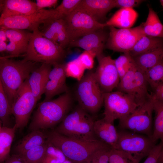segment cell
<instances>
[{
    "mask_svg": "<svg viewBox=\"0 0 163 163\" xmlns=\"http://www.w3.org/2000/svg\"><path fill=\"white\" fill-rule=\"evenodd\" d=\"M35 63L0 57V79L11 107L19 89L36 68Z\"/></svg>",
    "mask_w": 163,
    "mask_h": 163,
    "instance_id": "1",
    "label": "cell"
},
{
    "mask_svg": "<svg viewBox=\"0 0 163 163\" xmlns=\"http://www.w3.org/2000/svg\"><path fill=\"white\" fill-rule=\"evenodd\" d=\"M46 135L47 140L60 150L72 163H85L98 150L110 148L99 139L82 141L65 136L54 130Z\"/></svg>",
    "mask_w": 163,
    "mask_h": 163,
    "instance_id": "2",
    "label": "cell"
},
{
    "mask_svg": "<svg viewBox=\"0 0 163 163\" xmlns=\"http://www.w3.org/2000/svg\"><path fill=\"white\" fill-rule=\"evenodd\" d=\"M72 99L69 91L40 103L29 126L31 131L51 128L61 122L69 111Z\"/></svg>",
    "mask_w": 163,
    "mask_h": 163,
    "instance_id": "3",
    "label": "cell"
},
{
    "mask_svg": "<svg viewBox=\"0 0 163 163\" xmlns=\"http://www.w3.org/2000/svg\"><path fill=\"white\" fill-rule=\"evenodd\" d=\"M95 120L89 113L78 105L67 115L54 130L68 137L84 141L98 139L94 132Z\"/></svg>",
    "mask_w": 163,
    "mask_h": 163,
    "instance_id": "4",
    "label": "cell"
},
{
    "mask_svg": "<svg viewBox=\"0 0 163 163\" xmlns=\"http://www.w3.org/2000/svg\"><path fill=\"white\" fill-rule=\"evenodd\" d=\"M64 55L63 48L43 37L38 29L32 33L24 59L53 65L60 63Z\"/></svg>",
    "mask_w": 163,
    "mask_h": 163,
    "instance_id": "5",
    "label": "cell"
},
{
    "mask_svg": "<svg viewBox=\"0 0 163 163\" xmlns=\"http://www.w3.org/2000/svg\"><path fill=\"white\" fill-rule=\"evenodd\" d=\"M75 94L78 105L88 113L94 114L103 104V93L94 76V72L90 70L79 81Z\"/></svg>",
    "mask_w": 163,
    "mask_h": 163,
    "instance_id": "6",
    "label": "cell"
},
{
    "mask_svg": "<svg viewBox=\"0 0 163 163\" xmlns=\"http://www.w3.org/2000/svg\"><path fill=\"white\" fill-rule=\"evenodd\" d=\"M118 135L115 149L126 153L136 163L147 157L156 145L149 137L130 131L123 129Z\"/></svg>",
    "mask_w": 163,
    "mask_h": 163,
    "instance_id": "7",
    "label": "cell"
},
{
    "mask_svg": "<svg viewBox=\"0 0 163 163\" xmlns=\"http://www.w3.org/2000/svg\"><path fill=\"white\" fill-rule=\"evenodd\" d=\"M148 85L144 72L134 61L128 71L120 79L117 88L118 91L133 97L138 107L143 104L150 97Z\"/></svg>",
    "mask_w": 163,
    "mask_h": 163,
    "instance_id": "8",
    "label": "cell"
},
{
    "mask_svg": "<svg viewBox=\"0 0 163 163\" xmlns=\"http://www.w3.org/2000/svg\"><path fill=\"white\" fill-rule=\"evenodd\" d=\"M153 112V100L150 94L149 99L143 104L119 120V126L122 129L144 134L151 139Z\"/></svg>",
    "mask_w": 163,
    "mask_h": 163,
    "instance_id": "9",
    "label": "cell"
},
{
    "mask_svg": "<svg viewBox=\"0 0 163 163\" xmlns=\"http://www.w3.org/2000/svg\"><path fill=\"white\" fill-rule=\"evenodd\" d=\"M104 117L107 121L114 123L132 113L138 107L132 96L120 91L103 93Z\"/></svg>",
    "mask_w": 163,
    "mask_h": 163,
    "instance_id": "10",
    "label": "cell"
},
{
    "mask_svg": "<svg viewBox=\"0 0 163 163\" xmlns=\"http://www.w3.org/2000/svg\"><path fill=\"white\" fill-rule=\"evenodd\" d=\"M64 19L70 42L91 32L106 27L84 10L77 7Z\"/></svg>",
    "mask_w": 163,
    "mask_h": 163,
    "instance_id": "11",
    "label": "cell"
},
{
    "mask_svg": "<svg viewBox=\"0 0 163 163\" xmlns=\"http://www.w3.org/2000/svg\"><path fill=\"white\" fill-rule=\"evenodd\" d=\"M58 19L54 9H43L28 15L0 18V28L30 30L39 29V25Z\"/></svg>",
    "mask_w": 163,
    "mask_h": 163,
    "instance_id": "12",
    "label": "cell"
},
{
    "mask_svg": "<svg viewBox=\"0 0 163 163\" xmlns=\"http://www.w3.org/2000/svg\"><path fill=\"white\" fill-rule=\"evenodd\" d=\"M144 36L142 23L132 28L117 29L110 27L105 47L114 51L129 53Z\"/></svg>",
    "mask_w": 163,
    "mask_h": 163,
    "instance_id": "13",
    "label": "cell"
},
{
    "mask_svg": "<svg viewBox=\"0 0 163 163\" xmlns=\"http://www.w3.org/2000/svg\"><path fill=\"white\" fill-rule=\"evenodd\" d=\"M28 85L27 79L19 89L12 105L11 114L15 118L16 129L25 126L37 102Z\"/></svg>",
    "mask_w": 163,
    "mask_h": 163,
    "instance_id": "14",
    "label": "cell"
},
{
    "mask_svg": "<svg viewBox=\"0 0 163 163\" xmlns=\"http://www.w3.org/2000/svg\"><path fill=\"white\" fill-rule=\"evenodd\" d=\"M97 59L98 65L94 72L95 78L103 93L111 92L117 88L120 80L114 59L104 55Z\"/></svg>",
    "mask_w": 163,
    "mask_h": 163,
    "instance_id": "15",
    "label": "cell"
},
{
    "mask_svg": "<svg viewBox=\"0 0 163 163\" xmlns=\"http://www.w3.org/2000/svg\"><path fill=\"white\" fill-rule=\"evenodd\" d=\"M104 28L91 32L69 42L72 47L81 48L93 53L97 59L103 56V52L108 36Z\"/></svg>",
    "mask_w": 163,
    "mask_h": 163,
    "instance_id": "16",
    "label": "cell"
},
{
    "mask_svg": "<svg viewBox=\"0 0 163 163\" xmlns=\"http://www.w3.org/2000/svg\"><path fill=\"white\" fill-rule=\"evenodd\" d=\"M53 66L46 86L44 101L51 100L57 95L69 91L66 83L65 64L59 63Z\"/></svg>",
    "mask_w": 163,
    "mask_h": 163,
    "instance_id": "17",
    "label": "cell"
},
{
    "mask_svg": "<svg viewBox=\"0 0 163 163\" xmlns=\"http://www.w3.org/2000/svg\"><path fill=\"white\" fill-rule=\"evenodd\" d=\"M51 65L42 63L39 67L36 68L31 72L27 82L34 96L37 100L44 94L48 76L51 69Z\"/></svg>",
    "mask_w": 163,
    "mask_h": 163,
    "instance_id": "18",
    "label": "cell"
},
{
    "mask_svg": "<svg viewBox=\"0 0 163 163\" xmlns=\"http://www.w3.org/2000/svg\"><path fill=\"white\" fill-rule=\"evenodd\" d=\"M37 11L36 3L29 0H4V6L0 18L30 15Z\"/></svg>",
    "mask_w": 163,
    "mask_h": 163,
    "instance_id": "19",
    "label": "cell"
},
{
    "mask_svg": "<svg viewBox=\"0 0 163 163\" xmlns=\"http://www.w3.org/2000/svg\"><path fill=\"white\" fill-rule=\"evenodd\" d=\"M93 130L98 139L111 149H115L118 135L114 123L108 122L103 118L94 121Z\"/></svg>",
    "mask_w": 163,
    "mask_h": 163,
    "instance_id": "20",
    "label": "cell"
},
{
    "mask_svg": "<svg viewBox=\"0 0 163 163\" xmlns=\"http://www.w3.org/2000/svg\"><path fill=\"white\" fill-rule=\"evenodd\" d=\"M78 7L86 11L99 22L115 5L114 0H81Z\"/></svg>",
    "mask_w": 163,
    "mask_h": 163,
    "instance_id": "21",
    "label": "cell"
},
{
    "mask_svg": "<svg viewBox=\"0 0 163 163\" xmlns=\"http://www.w3.org/2000/svg\"><path fill=\"white\" fill-rule=\"evenodd\" d=\"M138 17L137 12L133 8H122L116 11L104 23L106 27L129 28L134 25Z\"/></svg>",
    "mask_w": 163,
    "mask_h": 163,
    "instance_id": "22",
    "label": "cell"
},
{
    "mask_svg": "<svg viewBox=\"0 0 163 163\" xmlns=\"http://www.w3.org/2000/svg\"><path fill=\"white\" fill-rule=\"evenodd\" d=\"M46 141V134L40 130L32 131L16 146L15 155L21 154L29 150L44 144Z\"/></svg>",
    "mask_w": 163,
    "mask_h": 163,
    "instance_id": "23",
    "label": "cell"
},
{
    "mask_svg": "<svg viewBox=\"0 0 163 163\" xmlns=\"http://www.w3.org/2000/svg\"><path fill=\"white\" fill-rule=\"evenodd\" d=\"M161 47H163V38L145 35L136 42L129 53L134 57Z\"/></svg>",
    "mask_w": 163,
    "mask_h": 163,
    "instance_id": "24",
    "label": "cell"
},
{
    "mask_svg": "<svg viewBox=\"0 0 163 163\" xmlns=\"http://www.w3.org/2000/svg\"><path fill=\"white\" fill-rule=\"evenodd\" d=\"M132 57L136 65L144 72L163 60V47Z\"/></svg>",
    "mask_w": 163,
    "mask_h": 163,
    "instance_id": "25",
    "label": "cell"
},
{
    "mask_svg": "<svg viewBox=\"0 0 163 163\" xmlns=\"http://www.w3.org/2000/svg\"><path fill=\"white\" fill-rule=\"evenodd\" d=\"M145 36L163 37V25L157 13L151 7L146 21L142 23Z\"/></svg>",
    "mask_w": 163,
    "mask_h": 163,
    "instance_id": "26",
    "label": "cell"
},
{
    "mask_svg": "<svg viewBox=\"0 0 163 163\" xmlns=\"http://www.w3.org/2000/svg\"><path fill=\"white\" fill-rule=\"evenodd\" d=\"M16 129L14 125L12 127L3 126L0 129V163H3L10 156L11 146Z\"/></svg>",
    "mask_w": 163,
    "mask_h": 163,
    "instance_id": "27",
    "label": "cell"
},
{
    "mask_svg": "<svg viewBox=\"0 0 163 163\" xmlns=\"http://www.w3.org/2000/svg\"><path fill=\"white\" fill-rule=\"evenodd\" d=\"M151 97L153 100V111L155 112L154 128L151 139L156 143L159 139L162 142L163 141V101L155 100L152 95Z\"/></svg>",
    "mask_w": 163,
    "mask_h": 163,
    "instance_id": "28",
    "label": "cell"
},
{
    "mask_svg": "<svg viewBox=\"0 0 163 163\" xmlns=\"http://www.w3.org/2000/svg\"><path fill=\"white\" fill-rule=\"evenodd\" d=\"M4 29L7 39L17 45L26 53L32 33L15 29Z\"/></svg>",
    "mask_w": 163,
    "mask_h": 163,
    "instance_id": "29",
    "label": "cell"
},
{
    "mask_svg": "<svg viewBox=\"0 0 163 163\" xmlns=\"http://www.w3.org/2000/svg\"><path fill=\"white\" fill-rule=\"evenodd\" d=\"M46 141L44 144L17 155L24 163H42L46 155Z\"/></svg>",
    "mask_w": 163,
    "mask_h": 163,
    "instance_id": "30",
    "label": "cell"
},
{
    "mask_svg": "<svg viewBox=\"0 0 163 163\" xmlns=\"http://www.w3.org/2000/svg\"><path fill=\"white\" fill-rule=\"evenodd\" d=\"M148 83L154 90L163 83V60L144 72Z\"/></svg>",
    "mask_w": 163,
    "mask_h": 163,
    "instance_id": "31",
    "label": "cell"
},
{
    "mask_svg": "<svg viewBox=\"0 0 163 163\" xmlns=\"http://www.w3.org/2000/svg\"><path fill=\"white\" fill-rule=\"evenodd\" d=\"M11 106L9 103L0 79V119L3 126L10 127Z\"/></svg>",
    "mask_w": 163,
    "mask_h": 163,
    "instance_id": "32",
    "label": "cell"
},
{
    "mask_svg": "<svg viewBox=\"0 0 163 163\" xmlns=\"http://www.w3.org/2000/svg\"><path fill=\"white\" fill-rule=\"evenodd\" d=\"M65 70L66 77L74 78L78 82L82 78L85 70L77 58L65 64Z\"/></svg>",
    "mask_w": 163,
    "mask_h": 163,
    "instance_id": "33",
    "label": "cell"
},
{
    "mask_svg": "<svg viewBox=\"0 0 163 163\" xmlns=\"http://www.w3.org/2000/svg\"><path fill=\"white\" fill-rule=\"evenodd\" d=\"M114 61L120 79L128 71L134 62L132 57L129 53H124L123 54L114 59Z\"/></svg>",
    "mask_w": 163,
    "mask_h": 163,
    "instance_id": "34",
    "label": "cell"
},
{
    "mask_svg": "<svg viewBox=\"0 0 163 163\" xmlns=\"http://www.w3.org/2000/svg\"><path fill=\"white\" fill-rule=\"evenodd\" d=\"M81 0H63L55 9L58 19L63 18L75 9Z\"/></svg>",
    "mask_w": 163,
    "mask_h": 163,
    "instance_id": "35",
    "label": "cell"
},
{
    "mask_svg": "<svg viewBox=\"0 0 163 163\" xmlns=\"http://www.w3.org/2000/svg\"><path fill=\"white\" fill-rule=\"evenodd\" d=\"M57 28L56 32L57 43L64 48L69 45V40L66 30L65 21L63 18L57 19Z\"/></svg>",
    "mask_w": 163,
    "mask_h": 163,
    "instance_id": "36",
    "label": "cell"
},
{
    "mask_svg": "<svg viewBox=\"0 0 163 163\" xmlns=\"http://www.w3.org/2000/svg\"><path fill=\"white\" fill-rule=\"evenodd\" d=\"M109 163H136L126 153L119 150L111 149L109 156Z\"/></svg>",
    "mask_w": 163,
    "mask_h": 163,
    "instance_id": "37",
    "label": "cell"
},
{
    "mask_svg": "<svg viewBox=\"0 0 163 163\" xmlns=\"http://www.w3.org/2000/svg\"><path fill=\"white\" fill-rule=\"evenodd\" d=\"M111 149L109 147L98 150L85 163H109V153Z\"/></svg>",
    "mask_w": 163,
    "mask_h": 163,
    "instance_id": "38",
    "label": "cell"
},
{
    "mask_svg": "<svg viewBox=\"0 0 163 163\" xmlns=\"http://www.w3.org/2000/svg\"><path fill=\"white\" fill-rule=\"evenodd\" d=\"M95 56L89 51L84 50L77 58L84 69L91 70L93 67Z\"/></svg>",
    "mask_w": 163,
    "mask_h": 163,
    "instance_id": "39",
    "label": "cell"
},
{
    "mask_svg": "<svg viewBox=\"0 0 163 163\" xmlns=\"http://www.w3.org/2000/svg\"><path fill=\"white\" fill-rule=\"evenodd\" d=\"M46 155L62 162L68 159L60 150L47 139Z\"/></svg>",
    "mask_w": 163,
    "mask_h": 163,
    "instance_id": "40",
    "label": "cell"
},
{
    "mask_svg": "<svg viewBox=\"0 0 163 163\" xmlns=\"http://www.w3.org/2000/svg\"><path fill=\"white\" fill-rule=\"evenodd\" d=\"M163 142L155 145L152 149L143 163H158L159 156L163 152Z\"/></svg>",
    "mask_w": 163,
    "mask_h": 163,
    "instance_id": "41",
    "label": "cell"
},
{
    "mask_svg": "<svg viewBox=\"0 0 163 163\" xmlns=\"http://www.w3.org/2000/svg\"><path fill=\"white\" fill-rule=\"evenodd\" d=\"M115 7L133 8L145 1L143 0H114Z\"/></svg>",
    "mask_w": 163,
    "mask_h": 163,
    "instance_id": "42",
    "label": "cell"
},
{
    "mask_svg": "<svg viewBox=\"0 0 163 163\" xmlns=\"http://www.w3.org/2000/svg\"><path fill=\"white\" fill-rule=\"evenodd\" d=\"M57 0H37L36 5L37 11L44 9L46 8L55 7L58 3Z\"/></svg>",
    "mask_w": 163,
    "mask_h": 163,
    "instance_id": "43",
    "label": "cell"
},
{
    "mask_svg": "<svg viewBox=\"0 0 163 163\" xmlns=\"http://www.w3.org/2000/svg\"><path fill=\"white\" fill-rule=\"evenodd\" d=\"M5 51L10 54L11 56H18L21 54L25 53L19 46L11 42H10L7 44Z\"/></svg>",
    "mask_w": 163,
    "mask_h": 163,
    "instance_id": "44",
    "label": "cell"
},
{
    "mask_svg": "<svg viewBox=\"0 0 163 163\" xmlns=\"http://www.w3.org/2000/svg\"><path fill=\"white\" fill-rule=\"evenodd\" d=\"M154 90V92L151 94L152 98L156 100L163 101V83L158 85Z\"/></svg>",
    "mask_w": 163,
    "mask_h": 163,
    "instance_id": "45",
    "label": "cell"
},
{
    "mask_svg": "<svg viewBox=\"0 0 163 163\" xmlns=\"http://www.w3.org/2000/svg\"><path fill=\"white\" fill-rule=\"evenodd\" d=\"M42 163H72L67 159L64 162H61L49 156L45 155Z\"/></svg>",
    "mask_w": 163,
    "mask_h": 163,
    "instance_id": "46",
    "label": "cell"
},
{
    "mask_svg": "<svg viewBox=\"0 0 163 163\" xmlns=\"http://www.w3.org/2000/svg\"><path fill=\"white\" fill-rule=\"evenodd\" d=\"M3 163H24L18 156L14 154L10 156L9 158Z\"/></svg>",
    "mask_w": 163,
    "mask_h": 163,
    "instance_id": "47",
    "label": "cell"
},
{
    "mask_svg": "<svg viewBox=\"0 0 163 163\" xmlns=\"http://www.w3.org/2000/svg\"><path fill=\"white\" fill-rule=\"evenodd\" d=\"M7 39L4 29L0 28V42H5Z\"/></svg>",
    "mask_w": 163,
    "mask_h": 163,
    "instance_id": "48",
    "label": "cell"
},
{
    "mask_svg": "<svg viewBox=\"0 0 163 163\" xmlns=\"http://www.w3.org/2000/svg\"><path fill=\"white\" fill-rule=\"evenodd\" d=\"M7 45L5 42H0V53L5 51Z\"/></svg>",
    "mask_w": 163,
    "mask_h": 163,
    "instance_id": "49",
    "label": "cell"
},
{
    "mask_svg": "<svg viewBox=\"0 0 163 163\" xmlns=\"http://www.w3.org/2000/svg\"><path fill=\"white\" fill-rule=\"evenodd\" d=\"M4 6V1L0 0V12L2 11Z\"/></svg>",
    "mask_w": 163,
    "mask_h": 163,
    "instance_id": "50",
    "label": "cell"
},
{
    "mask_svg": "<svg viewBox=\"0 0 163 163\" xmlns=\"http://www.w3.org/2000/svg\"><path fill=\"white\" fill-rule=\"evenodd\" d=\"M159 2L161 4V5L163 7V0H160Z\"/></svg>",
    "mask_w": 163,
    "mask_h": 163,
    "instance_id": "51",
    "label": "cell"
},
{
    "mask_svg": "<svg viewBox=\"0 0 163 163\" xmlns=\"http://www.w3.org/2000/svg\"><path fill=\"white\" fill-rule=\"evenodd\" d=\"M1 128L0 126V129Z\"/></svg>",
    "mask_w": 163,
    "mask_h": 163,
    "instance_id": "52",
    "label": "cell"
}]
</instances>
